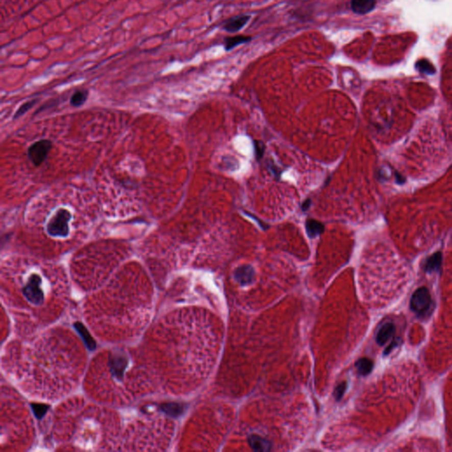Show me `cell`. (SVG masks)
Wrapping results in <instances>:
<instances>
[{"label":"cell","mask_w":452,"mask_h":452,"mask_svg":"<svg viewBox=\"0 0 452 452\" xmlns=\"http://www.w3.org/2000/svg\"><path fill=\"white\" fill-rule=\"evenodd\" d=\"M72 218L70 211L59 209L47 223V233L52 237L66 238L69 234V221Z\"/></svg>","instance_id":"obj_1"},{"label":"cell","mask_w":452,"mask_h":452,"mask_svg":"<svg viewBox=\"0 0 452 452\" xmlns=\"http://www.w3.org/2000/svg\"><path fill=\"white\" fill-rule=\"evenodd\" d=\"M431 303H432V298L429 289L426 287H419L412 296L410 307L419 317H422L430 311Z\"/></svg>","instance_id":"obj_2"},{"label":"cell","mask_w":452,"mask_h":452,"mask_svg":"<svg viewBox=\"0 0 452 452\" xmlns=\"http://www.w3.org/2000/svg\"><path fill=\"white\" fill-rule=\"evenodd\" d=\"M42 279L39 275L34 274L30 277L27 285L24 286L23 295L28 298L30 303L36 305L43 303L44 293L42 288Z\"/></svg>","instance_id":"obj_3"},{"label":"cell","mask_w":452,"mask_h":452,"mask_svg":"<svg viewBox=\"0 0 452 452\" xmlns=\"http://www.w3.org/2000/svg\"><path fill=\"white\" fill-rule=\"evenodd\" d=\"M53 147V143L49 140H40L29 147L28 154L34 165L39 166L43 164L48 157L49 151Z\"/></svg>","instance_id":"obj_4"},{"label":"cell","mask_w":452,"mask_h":452,"mask_svg":"<svg viewBox=\"0 0 452 452\" xmlns=\"http://www.w3.org/2000/svg\"><path fill=\"white\" fill-rule=\"evenodd\" d=\"M251 19L248 14H240L233 16L222 22V30L230 34H235L242 30Z\"/></svg>","instance_id":"obj_5"},{"label":"cell","mask_w":452,"mask_h":452,"mask_svg":"<svg viewBox=\"0 0 452 452\" xmlns=\"http://www.w3.org/2000/svg\"><path fill=\"white\" fill-rule=\"evenodd\" d=\"M376 0H351L350 9L356 14L365 15L375 8Z\"/></svg>","instance_id":"obj_6"},{"label":"cell","mask_w":452,"mask_h":452,"mask_svg":"<svg viewBox=\"0 0 452 452\" xmlns=\"http://www.w3.org/2000/svg\"><path fill=\"white\" fill-rule=\"evenodd\" d=\"M128 357L122 353L115 354L113 356L112 361L110 364L112 365V371L115 376L118 378V380H121L123 378V373H124L125 367L128 365Z\"/></svg>","instance_id":"obj_7"},{"label":"cell","mask_w":452,"mask_h":452,"mask_svg":"<svg viewBox=\"0 0 452 452\" xmlns=\"http://www.w3.org/2000/svg\"><path fill=\"white\" fill-rule=\"evenodd\" d=\"M253 37L250 36H243V35H238V36H226L223 41V48L225 49V52H230L232 49L236 48L238 46L247 43L252 41Z\"/></svg>","instance_id":"obj_8"},{"label":"cell","mask_w":452,"mask_h":452,"mask_svg":"<svg viewBox=\"0 0 452 452\" xmlns=\"http://www.w3.org/2000/svg\"><path fill=\"white\" fill-rule=\"evenodd\" d=\"M396 331V327L392 322H387L382 326L376 335V342L379 345H384L386 344L390 338L393 337L394 333Z\"/></svg>","instance_id":"obj_9"},{"label":"cell","mask_w":452,"mask_h":452,"mask_svg":"<svg viewBox=\"0 0 452 452\" xmlns=\"http://www.w3.org/2000/svg\"><path fill=\"white\" fill-rule=\"evenodd\" d=\"M255 277V271L251 266L245 265L239 267L235 271V278L241 285H246L253 281Z\"/></svg>","instance_id":"obj_10"},{"label":"cell","mask_w":452,"mask_h":452,"mask_svg":"<svg viewBox=\"0 0 452 452\" xmlns=\"http://www.w3.org/2000/svg\"><path fill=\"white\" fill-rule=\"evenodd\" d=\"M306 228H307V233L310 238H315L323 233V231H324L323 223L315 219L307 220Z\"/></svg>","instance_id":"obj_11"},{"label":"cell","mask_w":452,"mask_h":452,"mask_svg":"<svg viewBox=\"0 0 452 452\" xmlns=\"http://www.w3.org/2000/svg\"><path fill=\"white\" fill-rule=\"evenodd\" d=\"M442 253L437 252L436 254H434L433 256H430V258L426 261L425 267H424L425 271L430 272H430L439 270L441 265H442Z\"/></svg>","instance_id":"obj_12"},{"label":"cell","mask_w":452,"mask_h":452,"mask_svg":"<svg viewBox=\"0 0 452 452\" xmlns=\"http://www.w3.org/2000/svg\"><path fill=\"white\" fill-rule=\"evenodd\" d=\"M249 442L253 449L259 451H268L271 448V445L267 440L258 436H251L249 438Z\"/></svg>","instance_id":"obj_13"},{"label":"cell","mask_w":452,"mask_h":452,"mask_svg":"<svg viewBox=\"0 0 452 452\" xmlns=\"http://www.w3.org/2000/svg\"><path fill=\"white\" fill-rule=\"evenodd\" d=\"M160 409L170 416L177 417L183 413L184 406L177 403L163 404L160 406Z\"/></svg>","instance_id":"obj_14"},{"label":"cell","mask_w":452,"mask_h":452,"mask_svg":"<svg viewBox=\"0 0 452 452\" xmlns=\"http://www.w3.org/2000/svg\"><path fill=\"white\" fill-rule=\"evenodd\" d=\"M88 96H89V91L87 89H79L72 94L70 103L72 106L79 107L85 104Z\"/></svg>","instance_id":"obj_15"},{"label":"cell","mask_w":452,"mask_h":452,"mask_svg":"<svg viewBox=\"0 0 452 452\" xmlns=\"http://www.w3.org/2000/svg\"><path fill=\"white\" fill-rule=\"evenodd\" d=\"M356 367H357L358 373L360 374L367 375L371 371L373 370V362L367 358H362L357 361Z\"/></svg>","instance_id":"obj_16"},{"label":"cell","mask_w":452,"mask_h":452,"mask_svg":"<svg viewBox=\"0 0 452 452\" xmlns=\"http://www.w3.org/2000/svg\"><path fill=\"white\" fill-rule=\"evenodd\" d=\"M76 330L79 331L80 335L82 336L83 340L85 341V344L90 350H94L95 348V341L93 340L91 336L89 335V331L82 324V323H76L74 325Z\"/></svg>","instance_id":"obj_17"},{"label":"cell","mask_w":452,"mask_h":452,"mask_svg":"<svg viewBox=\"0 0 452 452\" xmlns=\"http://www.w3.org/2000/svg\"><path fill=\"white\" fill-rule=\"evenodd\" d=\"M416 67L419 72L425 74H434L436 72V68L433 66L432 63H430L426 59H420L416 63Z\"/></svg>","instance_id":"obj_18"},{"label":"cell","mask_w":452,"mask_h":452,"mask_svg":"<svg viewBox=\"0 0 452 452\" xmlns=\"http://www.w3.org/2000/svg\"><path fill=\"white\" fill-rule=\"evenodd\" d=\"M36 102H37V100L34 99V100L29 101V102L24 103L23 105H21V106H20V108L17 110V112H15V114L13 116V118L16 119V118H20V117L23 116L28 111H30V109L33 108V106L36 105Z\"/></svg>","instance_id":"obj_19"},{"label":"cell","mask_w":452,"mask_h":452,"mask_svg":"<svg viewBox=\"0 0 452 452\" xmlns=\"http://www.w3.org/2000/svg\"><path fill=\"white\" fill-rule=\"evenodd\" d=\"M346 387H347L346 383H343L340 385H338V388L335 390V396H336L337 400L341 399V397L343 396L344 392H345V390H346Z\"/></svg>","instance_id":"obj_20"},{"label":"cell","mask_w":452,"mask_h":452,"mask_svg":"<svg viewBox=\"0 0 452 452\" xmlns=\"http://www.w3.org/2000/svg\"><path fill=\"white\" fill-rule=\"evenodd\" d=\"M255 147H256V158H257V160H260L262 158V156H263V152L265 150V147H264V145L261 141H256Z\"/></svg>","instance_id":"obj_21"},{"label":"cell","mask_w":452,"mask_h":452,"mask_svg":"<svg viewBox=\"0 0 452 452\" xmlns=\"http://www.w3.org/2000/svg\"><path fill=\"white\" fill-rule=\"evenodd\" d=\"M34 411H35V413H36V416L40 418V417L43 416L44 413H45L46 407H43V406H38V405H36V406H34Z\"/></svg>","instance_id":"obj_22"},{"label":"cell","mask_w":452,"mask_h":452,"mask_svg":"<svg viewBox=\"0 0 452 452\" xmlns=\"http://www.w3.org/2000/svg\"><path fill=\"white\" fill-rule=\"evenodd\" d=\"M310 204H311V200L308 199V200H306L305 203L302 204V210H304V211L308 210L309 209V207H310Z\"/></svg>","instance_id":"obj_23"},{"label":"cell","mask_w":452,"mask_h":452,"mask_svg":"<svg viewBox=\"0 0 452 452\" xmlns=\"http://www.w3.org/2000/svg\"><path fill=\"white\" fill-rule=\"evenodd\" d=\"M396 181H397V182H398V183L402 184V183H403V182H405V181H404L403 177H401V176H400L399 174L396 173Z\"/></svg>","instance_id":"obj_24"}]
</instances>
